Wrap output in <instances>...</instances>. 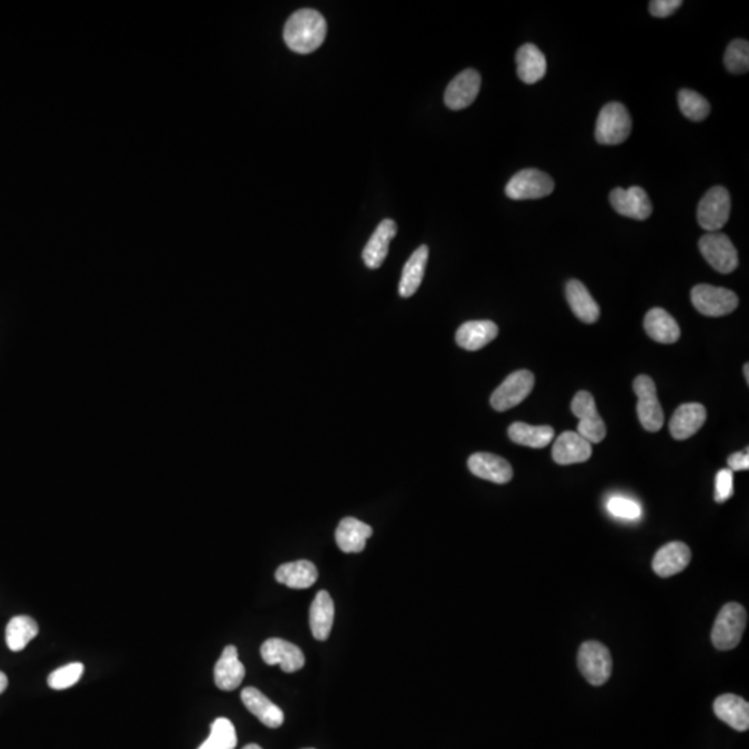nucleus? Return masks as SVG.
Listing matches in <instances>:
<instances>
[{"mask_svg":"<svg viewBox=\"0 0 749 749\" xmlns=\"http://www.w3.org/2000/svg\"><path fill=\"white\" fill-rule=\"evenodd\" d=\"M566 299L574 316L584 324H594L600 318V306L580 280H572L566 283Z\"/></svg>","mask_w":749,"mask_h":749,"instance_id":"obj_26","label":"nucleus"},{"mask_svg":"<svg viewBox=\"0 0 749 749\" xmlns=\"http://www.w3.org/2000/svg\"><path fill=\"white\" fill-rule=\"evenodd\" d=\"M242 701L247 711L253 714L267 727L278 728L285 722L282 709L254 687H246L242 691Z\"/></svg>","mask_w":749,"mask_h":749,"instance_id":"obj_19","label":"nucleus"},{"mask_svg":"<svg viewBox=\"0 0 749 749\" xmlns=\"http://www.w3.org/2000/svg\"><path fill=\"white\" fill-rule=\"evenodd\" d=\"M706 410L698 403L680 405L670 418L669 431L676 441H687L704 426Z\"/></svg>","mask_w":749,"mask_h":749,"instance_id":"obj_18","label":"nucleus"},{"mask_svg":"<svg viewBox=\"0 0 749 749\" xmlns=\"http://www.w3.org/2000/svg\"><path fill=\"white\" fill-rule=\"evenodd\" d=\"M333 619H335V603L329 593L319 592L311 603L309 610V626L312 636L318 641H325L332 631Z\"/></svg>","mask_w":749,"mask_h":749,"instance_id":"obj_28","label":"nucleus"},{"mask_svg":"<svg viewBox=\"0 0 749 749\" xmlns=\"http://www.w3.org/2000/svg\"><path fill=\"white\" fill-rule=\"evenodd\" d=\"M261 657L270 666L280 665L286 673H295L306 663L303 651L293 642L282 639H270L261 645Z\"/></svg>","mask_w":749,"mask_h":749,"instance_id":"obj_13","label":"nucleus"},{"mask_svg":"<svg viewBox=\"0 0 749 749\" xmlns=\"http://www.w3.org/2000/svg\"><path fill=\"white\" fill-rule=\"evenodd\" d=\"M715 715L737 732L749 728V704L735 694H723L714 704Z\"/></svg>","mask_w":749,"mask_h":749,"instance_id":"obj_22","label":"nucleus"},{"mask_svg":"<svg viewBox=\"0 0 749 749\" xmlns=\"http://www.w3.org/2000/svg\"><path fill=\"white\" fill-rule=\"evenodd\" d=\"M610 202L615 212L623 217L644 221L652 214V203L647 192L640 186L629 189L616 187L611 192Z\"/></svg>","mask_w":749,"mask_h":749,"instance_id":"obj_12","label":"nucleus"},{"mask_svg":"<svg viewBox=\"0 0 749 749\" xmlns=\"http://www.w3.org/2000/svg\"><path fill=\"white\" fill-rule=\"evenodd\" d=\"M468 468L473 475L497 485H506L514 478V469L504 458L490 452H476L468 460Z\"/></svg>","mask_w":749,"mask_h":749,"instance_id":"obj_15","label":"nucleus"},{"mask_svg":"<svg viewBox=\"0 0 749 749\" xmlns=\"http://www.w3.org/2000/svg\"><path fill=\"white\" fill-rule=\"evenodd\" d=\"M246 670L239 660L238 649L235 645L225 647L214 668V681L223 691H233L241 686Z\"/></svg>","mask_w":749,"mask_h":749,"instance_id":"obj_20","label":"nucleus"},{"mask_svg":"<svg viewBox=\"0 0 749 749\" xmlns=\"http://www.w3.org/2000/svg\"><path fill=\"white\" fill-rule=\"evenodd\" d=\"M517 67L519 80L532 85L545 78L547 72V60L537 46L526 43V45L520 46L517 51Z\"/></svg>","mask_w":749,"mask_h":749,"instance_id":"obj_27","label":"nucleus"},{"mask_svg":"<svg viewBox=\"0 0 749 749\" xmlns=\"http://www.w3.org/2000/svg\"><path fill=\"white\" fill-rule=\"evenodd\" d=\"M372 536V527L356 517L340 520L335 538L337 547L346 554H358L364 551L366 540Z\"/></svg>","mask_w":749,"mask_h":749,"instance_id":"obj_24","label":"nucleus"},{"mask_svg":"<svg viewBox=\"0 0 749 749\" xmlns=\"http://www.w3.org/2000/svg\"><path fill=\"white\" fill-rule=\"evenodd\" d=\"M428 257V246H421L413 251L412 256L405 262L399 286L402 298H411L420 289L423 277H425Z\"/></svg>","mask_w":749,"mask_h":749,"instance_id":"obj_30","label":"nucleus"},{"mask_svg":"<svg viewBox=\"0 0 749 749\" xmlns=\"http://www.w3.org/2000/svg\"><path fill=\"white\" fill-rule=\"evenodd\" d=\"M553 178L543 171L529 168L515 174L506 187V194L512 200L541 199L553 194Z\"/></svg>","mask_w":749,"mask_h":749,"instance_id":"obj_11","label":"nucleus"},{"mask_svg":"<svg viewBox=\"0 0 749 749\" xmlns=\"http://www.w3.org/2000/svg\"><path fill=\"white\" fill-rule=\"evenodd\" d=\"M691 303L702 316L717 318L735 311L738 298L735 291L728 289L702 283L694 286L691 290Z\"/></svg>","mask_w":749,"mask_h":749,"instance_id":"obj_5","label":"nucleus"},{"mask_svg":"<svg viewBox=\"0 0 749 749\" xmlns=\"http://www.w3.org/2000/svg\"><path fill=\"white\" fill-rule=\"evenodd\" d=\"M308 749H312V748H308Z\"/></svg>","mask_w":749,"mask_h":749,"instance_id":"obj_44","label":"nucleus"},{"mask_svg":"<svg viewBox=\"0 0 749 749\" xmlns=\"http://www.w3.org/2000/svg\"><path fill=\"white\" fill-rule=\"evenodd\" d=\"M631 127L633 122L628 109L621 103L612 101L605 104L598 114L595 140L600 145H621L630 137Z\"/></svg>","mask_w":749,"mask_h":749,"instance_id":"obj_3","label":"nucleus"},{"mask_svg":"<svg viewBox=\"0 0 749 749\" xmlns=\"http://www.w3.org/2000/svg\"><path fill=\"white\" fill-rule=\"evenodd\" d=\"M7 684H9V680H7V676L5 675L4 672H0V694L5 693V691H6Z\"/></svg>","mask_w":749,"mask_h":749,"instance_id":"obj_41","label":"nucleus"},{"mask_svg":"<svg viewBox=\"0 0 749 749\" xmlns=\"http://www.w3.org/2000/svg\"><path fill=\"white\" fill-rule=\"evenodd\" d=\"M732 210V199L723 186L712 187L702 197L697 210V221L707 232H717L725 225Z\"/></svg>","mask_w":749,"mask_h":749,"instance_id":"obj_6","label":"nucleus"},{"mask_svg":"<svg viewBox=\"0 0 749 749\" xmlns=\"http://www.w3.org/2000/svg\"><path fill=\"white\" fill-rule=\"evenodd\" d=\"M83 668L82 663L74 662L69 665L62 666L59 669L54 670L49 675L48 683L53 690H66L69 687L74 686L82 678Z\"/></svg>","mask_w":749,"mask_h":749,"instance_id":"obj_36","label":"nucleus"},{"mask_svg":"<svg viewBox=\"0 0 749 749\" xmlns=\"http://www.w3.org/2000/svg\"><path fill=\"white\" fill-rule=\"evenodd\" d=\"M498 327L493 321H469L458 327L455 342L468 351H478L493 342Z\"/></svg>","mask_w":749,"mask_h":749,"instance_id":"obj_23","label":"nucleus"},{"mask_svg":"<svg viewBox=\"0 0 749 749\" xmlns=\"http://www.w3.org/2000/svg\"><path fill=\"white\" fill-rule=\"evenodd\" d=\"M735 475L730 469H722L716 475V488H715V501L725 503L735 494Z\"/></svg>","mask_w":749,"mask_h":749,"instance_id":"obj_38","label":"nucleus"},{"mask_svg":"<svg viewBox=\"0 0 749 749\" xmlns=\"http://www.w3.org/2000/svg\"><path fill=\"white\" fill-rule=\"evenodd\" d=\"M327 21L314 9H301L289 17L283 30V39L290 51L308 54L324 43Z\"/></svg>","mask_w":749,"mask_h":749,"instance_id":"obj_1","label":"nucleus"},{"mask_svg":"<svg viewBox=\"0 0 749 749\" xmlns=\"http://www.w3.org/2000/svg\"><path fill=\"white\" fill-rule=\"evenodd\" d=\"M275 579L289 589L304 590L317 582L318 571L312 562L301 559L280 565L277 569Z\"/></svg>","mask_w":749,"mask_h":749,"instance_id":"obj_29","label":"nucleus"},{"mask_svg":"<svg viewBox=\"0 0 749 749\" xmlns=\"http://www.w3.org/2000/svg\"><path fill=\"white\" fill-rule=\"evenodd\" d=\"M608 511L619 519L637 520L641 517V507L634 499L628 497L615 496L610 498L607 506Z\"/></svg>","mask_w":749,"mask_h":749,"instance_id":"obj_37","label":"nucleus"},{"mask_svg":"<svg viewBox=\"0 0 749 749\" xmlns=\"http://www.w3.org/2000/svg\"><path fill=\"white\" fill-rule=\"evenodd\" d=\"M633 389L639 399L637 413L642 428L649 431H659L665 423V415L658 400L655 382L647 374H640L634 381Z\"/></svg>","mask_w":749,"mask_h":749,"instance_id":"obj_7","label":"nucleus"},{"mask_svg":"<svg viewBox=\"0 0 749 749\" xmlns=\"http://www.w3.org/2000/svg\"><path fill=\"white\" fill-rule=\"evenodd\" d=\"M746 621H748V613L743 605L737 602L725 603L717 613L714 629H712V642H714L715 649L720 651L735 649L743 639Z\"/></svg>","mask_w":749,"mask_h":749,"instance_id":"obj_2","label":"nucleus"},{"mask_svg":"<svg viewBox=\"0 0 749 749\" xmlns=\"http://www.w3.org/2000/svg\"><path fill=\"white\" fill-rule=\"evenodd\" d=\"M725 66L732 74H745L749 69V43L735 39L725 49Z\"/></svg>","mask_w":749,"mask_h":749,"instance_id":"obj_35","label":"nucleus"},{"mask_svg":"<svg viewBox=\"0 0 749 749\" xmlns=\"http://www.w3.org/2000/svg\"><path fill=\"white\" fill-rule=\"evenodd\" d=\"M691 561V550L681 541H672L658 550L652 559V569L659 577L680 574Z\"/></svg>","mask_w":749,"mask_h":749,"instance_id":"obj_17","label":"nucleus"},{"mask_svg":"<svg viewBox=\"0 0 749 749\" xmlns=\"http://www.w3.org/2000/svg\"><path fill=\"white\" fill-rule=\"evenodd\" d=\"M482 78L476 70H465L460 72L447 87L444 93L446 106L451 110H462L475 101L480 90Z\"/></svg>","mask_w":749,"mask_h":749,"instance_id":"obj_14","label":"nucleus"},{"mask_svg":"<svg viewBox=\"0 0 749 749\" xmlns=\"http://www.w3.org/2000/svg\"><path fill=\"white\" fill-rule=\"evenodd\" d=\"M698 247L707 264L720 274H732L738 267L737 250L725 233H706L699 239Z\"/></svg>","mask_w":749,"mask_h":749,"instance_id":"obj_9","label":"nucleus"},{"mask_svg":"<svg viewBox=\"0 0 749 749\" xmlns=\"http://www.w3.org/2000/svg\"><path fill=\"white\" fill-rule=\"evenodd\" d=\"M238 744L235 725L225 717H218L212 725V732L199 749H235Z\"/></svg>","mask_w":749,"mask_h":749,"instance_id":"obj_33","label":"nucleus"},{"mask_svg":"<svg viewBox=\"0 0 749 749\" xmlns=\"http://www.w3.org/2000/svg\"><path fill=\"white\" fill-rule=\"evenodd\" d=\"M535 387V374L526 369L514 372L491 394V407L499 412L517 407Z\"/></svg>","mask_w":749,"mask_h":749,"instance_id":"obj_10","label":"nucleus"},{"mask_svg":"<svg viewBox=\"0 0 749 749\" xmlns=\"http://www.w3.org/2000/svg\"><path fill=\"white\" fill-rule=\"evenodd\" d=\"M577 666L593 686H602L612 675V657L602 642H583L577 654Z\"/></svg>","mask_w":749,"mask_h":749,"instance_id":"obj_4","label":"nucleus"},{"mask_svg":"<svg viewBox=\"0 0 749 749\" xmlns=\"http://www.w3.org/2000/svg\"><path fill=\"white\" fill-rule=\"evenodd\" d=\"M678 106L684 117L691 121H704L711 113V104L696 90H681L678 92Z\"/></svg>","mask_w":749,"mask_h":749,"instance_id":"obj_34","label":"nucleus"},{"mask_svg":"<svg viewBox=\"0 0 749 749\" xmlns=\"http://www.w3.org/2000/svg\"><path fill=\"white\" fill-rule=\"evenodd\" d=\"M681 5V0H652L649 2V12L654 17H669L676 10L680 9Z\"/></svg>","mask_w":749,"mask_h":749,"instance_id":"obj_39","label":"nucleus"},{"mask_svg":"<svg viewBox=\"0 0 749 749\" xmlns=\"http://www.w3.org/2000/svg\"><path fill=\"white\" fill-rule=\"evenodd\" d=\"M644 329L655 342L673 345L680 339V327L669 312L663 308H652L644 318Z\"/></svg>","mask_w":749,"mask_h":749,"instance_id":"obj_25","label":"nucleus"},{"mask_svg":"<svg viewBox=\"0 0 749 749\" xmlns=\"http://www.w3.org/2000/svg\"><path fill=\"white\" fill-rule=\"evenodd\" d=\"M397 233V223L393 220H384L372 233L366 246L364 247L363 260L366 267L376 270L384 264L389 253L390 242Z\"/></svg>","mask_w":749,"mask_h":749,"instance_id":"obj_21","label":"nucleus"},{"mask_svg":"<svg viewBox=\"0 0 749 749\" xmlns=\"http://www.w3.org/2000/svg\"><path fill=\"white\" fill-rule=\"evenodd\" d=\"M728 469L732 470V472H737V470H748L749 469V452L748 450L745 451L735 452V454L730 455L727 460Z\"/></svg>","mask_w":749,"mask_h":749,"instance_id":"obj_40","label":"nucleus"},{"mask_svg":"<svg viewBox=\"0 0 749 749\" xmlns=\"http://www.w3.org/2000/svg\"><path fill=\"white\" fill-rule=\"evenodd\" d=\"M744 374H745L746 384H749V364L744 365Z\"/></svg>","mask_w":749,"mask_h":749,"instance_id":"obj_42","label":"nucleus"},{"mask_svg":"<svg viewBox=\"0 0 749 749\" xmlns=\"http://www.w3.org/2000/svg\"><path fill=\"white\" fill-rule=\"evenodd\" d=\"M508 436L514 443L532 449H545L554 441L551 426H533L529 423L515 422L509 426Z\"/></svg>","mask_w":749,"mask_h":749,"instance_id":"obj_31","label":"nucleus"},{"mask_svg":"<svg viewBox=\"0 0 749 749\" xmlns=\"http://www.w3.org/2000/svg\"><path fill=\"white\" fill-rule=\"evenodd\" d=\"M592 454V443L577 431H564L553 447L554 461L558 465L582 464L589 461Z\"/></svg>","mask_w":749,"mask_h":749,"instance_id":"obj_16","label":"nucleus"},{"mask_svg":"<svg viewBox=\"0 0 749 749\" xmlns=\"http://www.w3.org/2000/svg\"><path fill=\"white\" fill-rule=\"evenodd\" d=\"M243 749H262L261 746L257 745V744H249V745L244 746Z\"/></svg>","mask_w":749,"mask_h":749,"instance_id":"obj_43","label":"nucleus"},{"mask_svg":"<svg viewBox=\"0 0 749 749\" xmlns=\"http://www.w3.org/2000/svg\"><path fill=\"white\" fill-rule=\"evenodd\" d=\"M571 408L579 418L577 433L589 443H601L607 436V426L598 413L594 397L589 392H579L572 400Z\"/></svg>","mask_w":749,"mask_h":749,"instance_id":"obj_8","label":"nucleus"},{"mask_svg":"<svg viewBox=\"0 0 749 749\" xmlns=\"http://www.w3.org/2000/svg\"><path fill=\"white\" fill-rule=\"evenodd\" d=\"M39 628L36 621L30 616H15L9 621L6 628L7 647L13 652L23 651L30 644L31 640L38 636Z\"/></svg>","mask_w":749,"mask_h":749,"instance_id":"obj_32","label":"nucleus"}]
</instances>
